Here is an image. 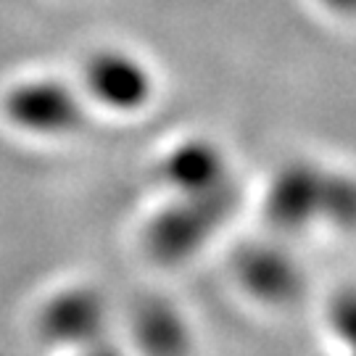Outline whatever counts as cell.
I'll use <instances>...</instances> for the list:
<instances>
[{
	"label": "cell",
	"instance_id": "obj_1",
	"mask_svg": "<svg viewBox=\"0 0 356 356\" xmlns=\"http://www.w3.org/2000/svg\"><path fill=\"white\" fill-rule=\"evenodd\" d=\"M232 206V185L201 195H179L175 204L151 219L145 229V245L161 264L185 261L195 251H201L209 238L227 222Z\"/></svg>",
	"mask_w": 356,
	"mask_h": 356
},
{
	"label": "cell",
	"instance_id": "obj_2",
	"mask_svg": "<svg viewBox=\"0 0 356 356\" xmlns=\"http://www.w3.org/2000/svg\"><path fill=\"white\" fill-rule=\"evenodd\" d=\"M3 111L16 127L35 135H69L82 127L85 108L64 82L29 79L3 98Z\"/></svg>",
	"mask_w": 356,
	"mask_h": 356
},
{
	"label": "cell",
	"instance_id": "obj_3",
	"mask_svg": "<svg viewBox=\"0 0 356 356\" xmlns=\"http://www.w3.org/2000/svg\"><path fill=\"white\" fill-rule=\"evenodd\" d=\"M108 319V306L95 288H66L56 293L40 312V332L53 346L85 348L103 341Z\"/></svg>",
	"mask_w": 356,
	"mask_h": 356
},
{
	"label": "cell",
	"instance_id": "obj_4",
	"mask_svg": "<svg viewBox=\"0 0 356 356\" xmlns=\"http://www.w3.org/2000/svg\"><path fill=\"white\" fill-rule=\"evenodd\" d=\"M232 272L248 296L261 304H291L304 288V275L298 264L277 245L248 243L235 254Z\"/></svg>",
	"mask_w": 356,
	"mask_h": 356
},
{
	"label": "cell",
	"instance_id": "obj_5",
	"mask_svg": "<svg viewBox=\"0 0 356 356\" xmlns=\"http://www.w3.org/2000/svg\"><path fill=\"white\" fill-rule=\"evenodd\" d=\"M85 88L106 108L135 111L143 108L153 92L151 72L122 51H98L85 64Z\"/></svg>",
	"mask_w": 356,
	"mask_h": 356
},
{
	"label": "cell",
	"instance_id": "obj_6",
	"mask_svg": "<svg viewBox=\"0 0 356 356\" xmlns=\"http://www.w3.org/2000/svg\"><path fill=\"white\" fill-rule=\"evenodd\" d=\"M325 179L327 172L312 164L298 161L285 166L267 193V219L272 227L280 232H301L322 216Z\"/></svg>",
	"mask_w": 356,
	"mask_h": 356
},
{
	"label": "cell",
	"instance_id": "obj_7",
	"mask_svg": "<svg viewBox=\"0 0 356 356\" xmlns=\"http://www.w3.org/2000/svg\"><path fill=\"white\" fill-rule=\"evenodd\" d=\"M161 177L179 195H201L229 185L227 164L214 143L185 140L161 161Z\"/></svg>",
	"mask_w": 356,
	"mask_h": 356
},
{
	"label": "cell",
	"instance_id": "obj_8",
	"mask_svg": "<svg viewBox=\"0 0 356 356\" xmlns=\"http://www.w3.org/2000/svg\"><path fill=\"white\" fill-rule=\"evenodd\" d=\"M132 335L143 356H188L191 327L172 304L161 298L143 301L132 317Z\"/></svg>",
	"mask_w": 356,
	"mask_h": 356
},
{
	"label": "cell",
	"instance_id": "obj_9",
	"mask_svg": "<svg viewBox=\"0 0 356 356\" xmlns=\"http://www.w3.org/2000/svg\"><path fill=\"white\" fill-rule=\"evenodd\" d=\"M322 216L332 219L341 227H356V182L338 175H327Z\"/></svg>",
	"mask_w": 356,
	"mask_h": 356
},
{
	"label": "cell",
	"instance_id": "obj_10",
	"mask_svg": "<svg viewBox=\"0 0 356 356\" xmlns=\"http://www.w3.org/2000/svg\"><path fill=\"white\" fill-rule=\"evenodd\" d=\"M330 322L335 335L348 346V351L356 356V291H343L335 296L330 306Z\"/></svg>",
	"mask_w": 356,
	"mask_h": 356
},
{
	"label": "cell",
	"instance_id": "obj_11",
	"mask_svg": "<svg viewBox=\"0 0 356 356\" xmlns=\"http://www.w3.org/2000/svg\"><path fill=\"white\" fill-rule=\"evenodd\" d=\"M76 354L79 356H122V351L114 348V346H108L106 341H98V343H90V346H85V348H79Z\"/></svg>",
	"mask_w": 356,
	"mask_h": 356
},
{
	"label": "cell",
	"instance_id": "obj_12",
	"mask_svg": "<svg viewBox=\"0 0 356 356\" xmlns=\"http://www.w3.org/2000/svg\"><path fill=\"white\" fill-rule=\"evenodd\" d=\"M327 3L335 8H343V11H354L356 8V0H327Z\"/></svg>",
	"mask_w": 356,
	"mask_h": 356
}]
</instances>
